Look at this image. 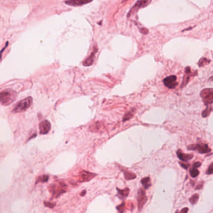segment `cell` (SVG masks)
<instances>
[{
  "mask_svg": "<svg viewBox=\"0 0 213 213\" xmlns=\"http://www.w3.org/2000/svg\"><path fill=\"white\" fill-rule=\"evenodd\" d=\"M17 93L13 89H5L0 92V104L3 106H9L16 100Z\"/></svg>",
  "mask_w": 213,
  "mask_h": 213,
  "instance_id": "obj_1",
  "label": "cell"
},
{
  "mask_svg": "<svg viewBox=\"0 0 213 213\" xmlns=\"http://www.w3.org/2000/svg\"><path fill=\"white\" fill-rule=\"evenodd\" d=\"M32 103H33V98L29 96L24 98L21 101H20L19 103L14 106L13 110V112L15 113L24 112L31 106Z\"/></svg>",
  "mask_w": 213,
  "mask_h": 213,
  "instance_id": "obj_2",
  "label": "cell"
},
{
  "mask_svg": "<svg viewBox=\"0 0 213 213\" xmlns=\"http://www.w3.org/2000/svg\"><path fill=\"white\" fill-rule=\"evenodd\" d=\"M201 97L204 105H212L213 103V89L212 88L204 89L201 92Z\"/></svg>",
  "mask_w": 213,
  "mask_h": 213,
  "instance_id": "obj_3",
  "label": "cell"
},
{
  "mask_svg": "<svg viewBox=\"0 0 213 213\" xmlns=\"http://www.w3.org/2000/svg\"><path fill=\"white\" fill-rule=\"evenodd\" d=\"M187 149L196 151L201 154H205V153H208L211 151V149L209 148L208 144L203 143H198L196 144L190 145L187 146Z\"/></svg>",
  "mask_w": 213,
  "mask_h": 213,
  "instance_id": "obj_4",
  "label": "cell"
},
{
  "mask_svg": "<svg viewBox=\"0 0 213 213\" xmlns=\"http://www.w3.org/2000/svg\"><path fill=\"white\" fill-rule=\"evenodd\" d=\"M151 1L152 0H138L132 8V9L130 10L129 14H127V17H130L131 14L136 12L138 10H139L140 8H143L148 6V5L150 4Z\"/></svg>",
  "mask_w": 213,
  "mask_h": 213,
  "instance_id": "obj_5",
  "label": "cell"
},
{
  "mask_svg": "<svg viewBox=\"0 0 213 213\" xmlns=\"http://www.w3.org/2000/svg\"><path fill=\"white\" fill-rule=\"evenodd\" d=\"M138 206L139 211H140L143 206L145 205L146 202H147L148 198L146 195V192L143 188L139 190L138 192Z\"/></svg>",
  "mask_w": 213,
  "mask_h": 213,
  "instance_id": "obj_6",
  "label": "cell"
},
{
  "mask_svg": "<svg viewBox=\"0 0 213 213\" xmlns=\"http://www.w3.org/2000/svg\"><path fill=\"white\" fill-rule=\"evenodd\" d=\"M65 187L66 185L63 183L59 184V186H58L56 184H53L50 186V191L52 193L53 196L57 198L63 193L66 192V190H63V188Z\"/></svg>",
  "mask_w": 213,
  "mask_h": 213,
  "instance_id": "obj_7",
  "label": "cell"
},
{
  "mask_svg": "<svg viewBox=\"0 0 213 213\" xmlns=\"http://www.w3.org/2000/svg\"><path fill=\"white\" fill-rule=\"evenodd\" d=\"M176 80L177 78L174 75H171L168 77H166L163 80L164 86L169 89H174L177 85Z\"/></svg>",
  "mask_w": 213,
  "mask_h": 213,
  "instance_id": "obj_8",
  "label": "cell"
},
{
  "mask_svg": "<svg viewBox=\"0 0 213 213\" xmlns=\"http://www.w3.org/2000/svg\"><path fill=\"white\" fill-rule=\"evenodd\" d=\"M97 174H95V173H89L86 171H81L80 174H79V181L81 183L83 182H87L90 181L91 180L95 177Z\"/></svg>",
  "mask_w": 213,
  "mask_h": 213,
  "instance_id": "obj_9",
  "label": "cell"
},
{
  "mask_svg": "<svg viewBox=\"0 0 213 213\" xmlns=\"http://www.w3.org/2000/svg\"><path fill=\"white\" fill-rule=\"evenodd\" d=\"M196 74H194L191 70V67L190 66H187L185 69V73L184 75V77L183 79V81H182V84L181 85V88H184L186 85L188 83V82L190 81V80L191 78V77L192 76H194Z\"/></svg>",
  "mask_w": 213,
  "mask_h": 213,
  "instance_id": "obj_10",
  "label": "cell"
},
{
  "mask_svg": "<svg viewBox=\"0 0 213 213\" xmlns=\"http://www.w3.org/2000/svg\"><path fill=\"white\" fill-rule=\"evenodd\" d=\"M51 130V123L48 120H44L39 124V133L41 134H46Z\"/></svg>",
  "mask_w": 213,
  "mask_h": 213,
  "instance_id": "obj_11",
  "label": "cell"
},
{
  "mask_svg": "<svg viewBox=\"0 0 213 213\" xmlns=\"http://www.w3.org/2000/svg\"><path fill=\"white\" fill-rule=\"evenodd\" d=\"M98 52V48L97 47H94V49L92 50V53H91V55H89V57H88L85 60L83 61V64L84 66H90L92 64L94 60H95V58L96 56V53Z\"/></svg>",
  "mask_w": 213,
  "mask_h": 213,
  "instance_id": "obj_12",
  "label": "cell"
},
{
  "mask_svg": "<svg viewBox=\"0 0 213 213\" xmlns=\"http://www.w3.org/2000/svg\"><path fill=\"white\" fill-rule=\"evenodd\" d=\"M92 0H67L64 3L71 6H80L91 3Z\"/></svg>",
  "mask_w": 213,
  "mask_h": 213,
  "instance_id": "obj_13",
  "label": "cell"
},
{
  "mask_svg": "<svg viewBox=\"0 0 213 213\" xmlns=\"http://www.w3.org/2000/svg\"><path fill=\"white\" fill-rule=\"evenodd\" d=\"M176 154L177 157L180 158L183 161H187L190 159H191L193 157V155L192 154H185V153L183 152L181 150L179 149L177 151Z\"/></svg>",
  "mask_w": 213,
  "mask_h": 213,
  "instance_id": "obj_14",
  "label": "cell"
},
{
  "mask_svg": "<svg viewBox=\"0 0 213 213\" xmlns=\"http://www.w3.org/2000/svg\"><path fill=\"white\" fill-rule=\"evenodd\" d=\"M104 127L103 124L101 122H96L90 126L89 130L92 132H99Z\"/></svg>",
  "mask_w": 213,
  "mask_h": 213,
  "instance_id": "obj_15",
  "label": "cell"
},
{
  "mask_svg": "<svg viewBox=\"0 0 213 213\" xmlns=\"http://www.w3.org/2000/svg\"><path fill=\"white\" fill-rule=\"evenodd\" d=\"M116 190L117 191L118 196L120 198V199H125L129 195L130 189L128 187H126L124 190H120L119 188H117Z\"/></svg>",
  "mask_w": 213,
  "mask_h": 213,
  "instance_id": "obj_16",
  "label": "cell"
},
{
  "mask_svg": "<svg viewBox=\"0 0 213 213\" xmlns=\"http://www.w3.org/2000/svg\"><path fill=\"white\" fill-rule=\"evenodd\" d=\"M122 171L124 173V178L126 180H134L136 177V175L134 174L133 173L128 171V170H125V169H122Z\"/></svg>",
  "mask_w": 213,
  "mask_h": 213,
  "instance_id": "obj_17",
  "label": "cell"
},
{
  "mask_svg": "<svg viewBox=\"0 0 213 213\" xmlns=\"http://www.w3.org/2000/svg\"><path fill=\"white\" fill-rule=\"evenodd\" d=\"M136 112V109L134 108L131 109L130 111H129L128 112L126 113L124 115V116L123 117V122H125L126 121H128L130 120H131V119L133 117L134 113Z\"/></svg>",
  "mask_w": 213,
  "mask_h": 213,
  "instance_id": "obj_18",
  "label": "cell"
},
{
  "mask_svg": "<svg viewBox=\"0 0 213 213\" xmlns=\"http://www.w3.org/2000/svg\"><path fill=\"white\" fill-rule=\"evenodd\" d=\"M141 183L143 185L144 189H146V190L149 188L151 186L149 177H145L143 178L142 180H141Z\"/></svg>",
  "mask_w": 213,
  "mask_h": 213,
  "instance_id": "obj_19",
  "label": "cell"
},
{
  "mask_svg": "<svg viewBox=\"0 0 213 213\" xmlns=\"http://www.w3.org/2000/svg\"><path fill=\"white\" fill-rule=\"evenodd\" d=\"M212 105H209V106H207V108L205 110H204L202 112V116L203 117H208L210 113H211L212 111Z\"/></svg>",
  "mask_w": 213,
  "mask_h": 213,
  "instance_id": "obj_20",
  "label": "cell"
},
{
  "mask_svg": "<svg viewBox=\"0 0 213 213\" xmlns=\"http://www.w3.org/2000/svg\"><path fill=\"white\" fill-rule=\"evenodd\" d=\"M210 62H211V61L209 60V59H208L206 58H202L199 60V61L198 63V65L199 67H202L208 64H209Z\"/></svg>",
  "mask_w": 213,
  "mask_h": 213,
  "instance_id": "obj_21",
  "label": "cell"
},
{
  "mask_svg": "<svg viewBox=\"0 0 213 213\" xmlns=\"http://www.w3.org/2000/svg\"><path fill=\"white\" fill-rule=\"evenodd\" d=\"M199 196L198 194H195L193 195L190 198V202L191 204H196L197 203L198 199H199Z\"/></svg>",
  "mask_w": 213,
  "mask_h": 213,
  "instance_id": "obj_22",
  "label": "cell"
},
{
  "mask_svg": "<svg viewBox=\"0 0 213 213\" xmlns=\"http://www.w3.org/2000/svg\"><path fill=\"white\" fill-rule=\"evenodd\" d=\"M199 174V170L196 169V168L193 167V168H191L190 169V175L192 177L194 178L196 177H197Z\"/></svg>",
  "mask_w": 213,
  "mask_h": 213,
  "instance_id": "obj_23",
  "label": "cell"
},
{
  "mask_svg": "<svg viewBox=\"0 0 213 213\" xmlns=\"http://www.w3.org/2000/svg\"><path fill=\"white\" fill-rule=\"evenodd\" d=\"M48 179H49V176L48 175H43V176H42L41 177H39L38 179V180L36 181V184L39 182H41V183H45V182H47L48 181Z\"/></svg>",
  "mask_w": 213,
  "mask_h": 213,
  "instance_id": "obj_24",
  "label": "cell"
},
{
  "mask_svg": "<svg viewBox=\"0 0 213 213\" xmlns=\"http://www.w3.org/2000/svg\"><path fill=\"white\" fill-rule=\"evenodd\" d=\"M125 209H126V204L125 202H123L121 205L117 206V210L120 212H123L125 211Z\"/></svg>",
  "mask_w": 213,
  "mask_h": 213,
  "instance_id": "obj_25",
  "label": "cell"
},
{
  "mask_svg": "<svg viewBox=\"0 0 213 213\" xmlns=\"http://www.w3.org/2000/svg\"><path fill=\"white\" fill-rule=\"evenodd\" d=\"M44 204L46 207H48L51 209L54 208V207L56 206V204L55 202H45Z\"/></svg>",
  "mask_w": 213,
  "mask_h": 213,
  "instance_id": "obj_26",
  "label": "cell"
},
{
  "mask_svg": "<svg viewBox=\"0 0 213 213\" xmlns=\"http://www.w3.org/2000/svg\"><path fill=\"white\" fill-rule=\"evenodd\" d=\"M212 169H213V168H212V163H211L208 169V170L206 171V174H208V175H211L212 174Z\"/></svg>",
  "mask_w": 213,
  "mask_h": 213,
  "instance_id": "obj_27",
  "label": "cell"
},
{
  "mask_svg": "<svg viewBox=\"0 0 213 213\" xmlns=\"http://www.w3.org/2000/svg\"><path fill=\"white\" fill-rule=\"evenodd\" d=\"M8 42H6V45H5V46L1 50V52H0V61H1V60H2V55H3V53L4 52V51H5V49L7 48V46H8Z\"/></svg>",
  "mask_w": 213,
  "mask_h": 213,
  "instance_id": "obj_28",
  "label": "cell"
},
{
  "mask_svg": "<svg viewBox=\"0 0 213 213\" xmlns=\"http://www.w3.org/2000/svg\"><path fill=\"white\" fill-rule=\"evenodd\" d=\"M180 163V166H181L182 168H183L185 169H187V168H188V167H189V166H190L189 164H185L181 163V162H180V163Z\"/></svg>",
  "mask_w": 213,
  "mask_h": 213,
  "instance_id": "obj_29",
  "label": "cell"
},
{
  "mask_svg": "<svg viewBox=\"0 0 213 213\" xmlns=\"http://www.w3.org/2000/svg\"><path fill=\"white\" fill-rule=\"evenodd\" d=\"M201 163H200V162H196V163H195L194 164L193 167L197 168H199V166H201Z\"/></svg>",
  "mask_w": 213,
  "mask_h": 213,
  "instance_id": "obj_30",
  "label": "cell"
},
{
  "mask_svg": "<svg viewBox=\"0 0 213 213\" xmlns=\"http://www.w3.org/2000/svg\"><path fill=\"white\" fill-rule=\"evenodd\" d=\"M203 183H204L201 182L199 185H198V186H196V190H201V189L202 188V187Z\"/></svg>",
  "mask_w": 213,
  "mask_h": 213,
  "instance_id": "obj_31",
  "label": "cell"
},
{
  "mask_svg": "<svg viewBox=\"0 0 213 213\" xmlns=\"http://www.w3.org/2000/svg\"><path fill=\"white\" fill-rule=\"evenodd\" d=\"M188 208H184V209H183L180 212H184V213H186V212H187V211H188Z\"/></svg>",
  "mask_w": 213,
  "mask_h": 213,
  "instance_id": "obj_32",
  "label": "cell"
},
{
  "mask_svg": "<svg viewBox=\"0 0 213 213\" xmlns=\"http://www.w3.org/2000/svg\"><path fill=\"white\" fill-rule=\"evenodd\" d=\"M86 190H84L83 191H82L81 193V194H80V195L81 196H84L85 195V194H86Z\"/></svg>",
  "mask_w": 213,
  "mask_h": 213,
  "instance_id": "obj_33",
  "label": "cell"
}]
</instances>
